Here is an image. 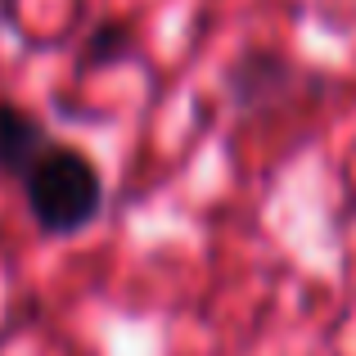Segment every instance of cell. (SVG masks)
<instances>
[{
    "mask_svg": "<svg viewBox=\"0 0 356 356\" xmlns=\"http://www.w3.org/2000/svg\"><path fill=\"white\" fill-rule=\"evenodd\" d=\"M23 199L32 221L45 235H81L99 221L104 208V176L81 149L50 145L36 167L23 176Z\"/></svg>",
    "mask_w": 356,
    "mask_h": 356,
    "instance_id": "6da1fadb",
    "label": "cell"
},
{
    "mask_svg": "<svg viewBox=\"0 0 356 356\" xmlns=\"http://www.w3.org/2000/svg\"><path fill=\"white\" fill-rule=\"evenodd\" d=\"M293 86V63L280 50L252 45L226 68V95L235 108H266Z\"/></svg>",
    "mask_w": 356,
    "mask_h": 356,
    "instance_id": "7a4b0ae2",
    "label": "cell"
},
{
    "mask_svg": "<svg viewBox=\"0 0 356 356\" xmlns=\"http://www.w3.org/2000/svg\"><path fill=\"white\" fill-rule=\"evenodd\" d=\"M50 145H54L50 127L32 108L14 104V99H0V176L23 181Z\"/></svg>",
    "mask_w": 356,
    "mask_h": 356,
    "instance_id": "3957f363",
    "label": "cell"
},
{
    "mask_svg": "<svg viewBox=\"0 0 356 356\" xmlns=\"http://www.w3.org/2000/svg\"><path fill=\"white\" fill-rule=\"evenodd\" d=\"M131 54H136V32H131L122 18H108V23H99L95 32H90L86 41V68H118V63H127Z\"/></svg>",
    "mask_w": 356,
    "mask_h": 356,
    "instance_id": "277c9868",
    "label": "cell"
},
{
    "mask_svg": "<svg viewBox=\"0 0 356 356\" xmlns=\"http://www.w3.org/2000/svg\"><path fill=\"white\" fill-rule=\"evenodd\" d=\"M14 9H18V0H0V23H14Z\"/></svg>",
    "mask_w": 356,
    "mask_h": 356,
    "instance_id": "5b68a950",
    "label": "cell"
}]
</instances>
